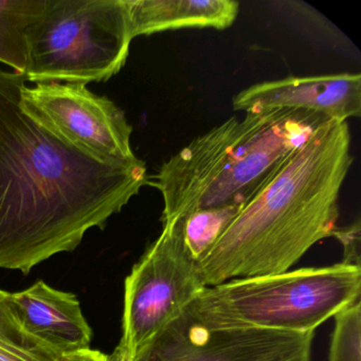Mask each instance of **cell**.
Wrapping results in <instances>:
<instances>
[{"mask_svg":"<svg viewBox=\"0 0 361 361\" xmlns=\"http://www.w3.org/2000/svg\"><path fill=\"white\" fill-rule=\"evenodd\" d=\"M63 356L29 335L0 289V361H60Z\"/></svg>","mask_w":361,"mask_h":361,"instance_id":"5bb4252c","label":"cell"},{"mask_svg":"<svg viewBox=\"0 0 361 361\" xmlns=\"http://www.w3.org/2000/svg\"><path fill=\"white\" fill-rule=\"evenodd\" d=\"M60 361H109V358L107 355L90 348L83 352L64 356Z\"/></svg>","mask_w":361,"mask_h":361,"instance_id":"e0dca14e","label":"cell"},{"mask_svg":"<svg viewBox=\"0 0 361 361\" xmlns=\"http://www.w3.org/2000/svg\"><path fill=\"white\" fill-rule=\"evenodd\" d=\"M361 267L338 263L207 286L185 312L213 329L314 333L359 302Z\"/></svg>","mask_w":361,"mask_h":361,"instance_id":"277c9868","label":"cell"},{"mask_svg":"<svg viewBox=\"0 0 361 361\" xmlns=\"http://www.w3.org/2000/svg\"><path fill=\"white\" fill-rule=\"evenodd\" d=\"M337 238L343 249L342 263L359 266L361 259V224L360 219L342 228H336L331 234Z\"/></svg>","mask_w":361,"mask_h":361,"instance_id":"2e32d148","label":"cell"},{"mask_svg":"<svg viewBox=\"0 0 361 361\" xmlns=\"http://www.w3.org/2000/svg\"><path fill=\"white\" fill-rule=\"evenodd\" d=\"M133 39L179 29L229 28L238 16L234 0H128Z\"/></svg>","mask_w":361,"mask_h":361,"instance_id":"8fae6325","label":"cell"},{"mask_svg":"<svg viewBox=\"0 0 361 361\" xmlns=\"http://www.w3.org/2000/svg\"><path fill=\"white\" fill-rule=\"evenodd\" d=\"M24 75L0 71V268L27 274L103 229L149 183L141 160L103 164L23 111Z\"/></svg>","mask_w":361,"mask_h":361,"instance_id":"6da1fadb","label":"cell"},{"mask_svg":"<svg viewBox=\"0 0 361 361\" xmlns=\"http://www.w3.org/2000/svg\"><path fill=\"white\" fill-rule=\"evenodd\" d=\"M128 0H46L29 29L25 78L31 83L105 82L128 60Z\"/></svg>","mask_w":361,"mask_h":361,"instance_id":"5b68a950","label":"cell"},{"mask_svg":"<svg viewBox=\"0 0 361 361\" xmlns=\"http://www.w3.org/2000/svg\"><path fill=\"white\" fill-rule=\"evenodd\" d=\"M234 111L295 109L322 114L331 121L361 116L360 73L288 77L262 82L238 92Z\"/></svg>","mask_w":361,"mask_h":361,"instance_id":"9c48e42d","label":"cell"},{"mask_svg":"<svg viewBox=\"0 0 361 361\" xmlns=\"http://www.w3.org/2000/svg\"><path fill=\"white\" fill-rule=\"evenodd\" d=\"M331 121L314 111L245 113L196 137L169 158L147 185L164 200L161 221L207 209L245 204L317 128Z\"/></svg>","mask_w":361,"mask_h":361,"instance_id":"3957f363","label":"cell"},{"mask_svg":"<svg viewBox=\"0 0 361 361\" xmlns=\"http://www.w3.org/2000/svg\"><path fill=\"white\" fill-rule=\"evenodd\" d=\"M8 299L25 331L61 356L90 350L92 331L73 293L37 281Z\"/></svg>","mask_w":361,"mask_h":361,"instance_id":"30bf717a","label":"cell"},{"mask_svg":"<svg viewBox=\"0 0 361 361\" xmlns=\"http://www.w3.org/2000/svg\"><path fill=\"white\" fill-rule=\"evenodd\" d=\"M46 0H0V63L24 75L28 32L41 18Z\"/></svg>","mask_w":361,"mask_h":361,"instance_id":"7c38bea8","label":"cell"},{"mask_svg":"<svg viewBox=\"0 0 361 361\" xmlns=\"http://www.w3.org/2000/svg\"><path fill=\"white\" fill-rule=\"evenodd\" d=\"M329 361H361V305L342 310L335 317Z\"/></svg>","mask_w":361,"mask_h":361,"instance_id":"9a60e30c","label":"cell"},{"mask_svg":"<svg viewBox=\"0 0 361 361\" xmlns=\"http://www.w3.org/2000/svg\"><path fill=\"white\" fill-rule=\"evenodd\" d=\"M244 206L221 207L178 215L185 249L196 264L208 255Z\"/></svg>","mask_w":361,"mask_h":361,"instance_id":"4fadbf2b","label":"cell"},{"mask_svg":"<svg viewBox=\"0 0 361 361\" xmlns=\"http://www.w3.org/2000/svg\"><path fill=\"white\" fill-rule=\"evenodd\" d=\"M314 334L209 329L183 312L137 361H312Z\"/></svg>","mask_w":361,"mask_h":361,"instance_id":"ba28073f","label":"cell"},{"mask_svg":"<svg viewBox=\"0 0 361 361\" xmlns=\"http://www.w3.org/2000/svg\"><path fill=\"white\" fill-rule=\"evenodd\" d=\"M350 149L348 122L317 128L196 264L204 286L288 271L314 244L331 238L354 162Z\"/></svg>","mask_w":361,"mask_h":361,"instance_id":"7a4b0ae2","label":"cell"},{"mask_svg":"<svg viewBox=\"0 0 361 361\" xmlns=\"http://www.w3.org/2000/svg\"><path fill=\"white\" fill-rule=\"evenodd\" d=\"M25 113L90 157L115 166L141 160L132 149L133 128L126 114L106 97L80 83L47 82L20 90Z\"/></svg>","mask_w":361,"mask_h":361,"instance_id":"52a82bcc","label":"cell"},{"mask_svg":"<svg viewBox=\"0 0 361 361\" xmlns=\"http://www.w3.org/2000/svg\"><path fill=\"white\" fill-rule=\"evenodd\" d=\"M133 267L124 285L122 336L109 361H137L204 288L185 247L179 216Z\"/></svg>","mask_w":361,"mask_h":361,"instance_id":"8992f818","label":"cell"}]
</instances>
